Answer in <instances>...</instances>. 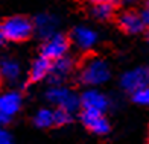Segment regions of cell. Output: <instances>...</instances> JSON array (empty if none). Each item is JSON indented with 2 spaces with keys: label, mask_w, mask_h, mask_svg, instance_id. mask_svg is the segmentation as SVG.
<instances>
[{
  "label": "cell",
  "mask_w": 149,
  "mask_h": 144,
  "mask_svg": "<svg viewBox=\"0 0 149 144\" xmlns=\"http://www.w3.org/2000/svg\"><path fill=\"white\" fill-rule=\"evenodd\" d=\"M120 84L123 87V90L128 93H134L140 90L143 87L149 85V68H135V70H131L125 73L120 79Z\"/></svg>",
  "instance_id": "52a82bcc"
},
{
  "label": "cell",
  "mask_w": 149,
  "mask_h": 144,
  "mask_svg": "<svg viewBox=\"0 0 149 144\" xmlns=\"http://www.w3.org/2000/svg\"><path fill=\"white\" fill-rule=\"evenodd\" d=\"M50 67H52V61L41 55L38 59H35V62H33L32 67H31L29 82L31 84H35V82H40V80L46 79L50 73Z\"/></svg>",
  "instance_id": "8fae6325"
},
{
  "label": "cell",
  "mask_w": 149,
  "mask_h": 144,
  "mask_svg": "<svg viewBox=\"0 0 149 144\" xmlns=\"http://www.w3.org/2000/svg\"><path fill=\"white\" fill-rule=\"evenodd\" d=\"M73 121V112L64 108H56L53 111V126H69Z\"/></svg>",
  "instance_id": "e0dca14e"
},
{
  "label": "cell",
  "mask_w": 149,
  "mask_h": 144,
  "mask_svg": "<svg viewBox=\"0 0 149 144\" xmlns=\"http://www.w3.org/2000/svg\"><path fill=\"white\" fill-rule=\"evenodd\" d=\"M90 2H91L93 5H96V3H100V2H105V0H90Z\"/></svg>",
  "instance_id": "7402d4cb"
},
{
  "label": "cell",
  "mask_w": 149,
  "mask_h": 144,
  "mask_svg": "<svg viewBox=\"0 0 149 144\" xmlns=\"http://www.w3.org/2000/svg\"><path fill=\"white\" fill-rule=\"evenodd\" d=\"M146 2H148V6H149V0H146Z\"/></svg>",
  "instance_id": "d4e9b609"
},
{
  "label": "cell",
  "mask_w": 149,
  "mask_h": 144,
  "mask_svg": "<svg viewBox=\"0 0 149 144\" xmlns=\"http://www.w3.org/2000/svg\"><path fill=\"white\" fill-rule=\"evenodd\" d=\"M114 3H128V2H132V0H113Z\"/></svg>",
  "instance_id": "44dd1931"
},
{
  "label": "cell",
  "mask_w": 149,
  "mask_h": 144,
  "mask_svg": "<svg viewBox=\"0 0 149 144\" xmlns=\"http://www.w3.org/2000/svg\"><path fill=\"white\" fill-rule=\"evenodd\" d=\"M114 11H116V3L113 0H105V2L93 5L91 14L99 20H110L114 15Z\"/></svg>",
  "instance_id": "4fadbf2b"
},
{
  "label": "cell",
  "mask_w": 149,
  "mask_h": 144,
  "mask_svg": "<svg viewBox=\"0 0 149 144\" xmlns=\"http://www.w3.org/2000/svg\"><path fill=\"white\" fill-rule=\"evenodd\" d=\"M0 74L8 79V80H15L20 74V65L15 62V61L6 59L0 64Z\"/></svg>",
  "instance_id": "2e32d148"
},
{
  "label": "cell",
  "mask_w": 149,
  "mask_h": 144,
  "mask_svg": "<svg viewBox=\"0 0 149 144\" xmlns=\"http://www.w3.org/2000/svg\"><path fill=\"white\" fill-rule=\"evenodd\" d=\"M79 78L85 85H99L110 79V68L105 61L94 58L84 65Z\"/></svg>",
  "instance_id": "7a4b0ae2"
},
{
  "label": "cell",
  "mask_w": 149,
  "mask_h": 144,
  "mask_svg": "<svg viewBox=\"0 0 149 144\" xmlns=\"http://www.w3.org/2000/svg\"><path fill=\"white\" fill-rule=\"evenodd\" d=\"M140 18H141V21H143V26L149 29V6L140 14Z\"/></svg>",
  "instance_id": "ffe728a7"
},
{
  "label": "cell",
  "mask_w": 149,
  "mask_h": 144,
  "mask_svg": "<svg viewBox=\"0 0 149 144\" xmlns=\"http://www.w3.org/2000/svg\"><path fill=\"white\" fill-rule=\"evenodd\" d=\"M73 39L82 49H88L96 43V33L91 29H87V27H76L73 30Z\"/></svg>",
  "instance_id": "7c38bea8"
},
{
  "label": "cell",
  "mask_w": 149,
  "mask_h": 144,
  "mask_svg": "<svg viewBox=\"0 0 149 144\" xmlns=\"http://www.w3.org/2000/svg\"><path fill=\"white\" fill-rule=\"evenodd\" d=\"M33 125L40 129H47V127H52L53 126V111L50 109H40V111L35 114L33 117Z\"/></svg>",
  "instance_id": "9a60e30c"
},
{
  "label": "cell",
  "mask_w": 149,
  "mask_h": 144,
  "mask_svg": "<svg viewBox=\"0 0 149 144\" xmlns=\"http://www.w3.org/2000/svg\"><path fill=\"white\" fill-rule=\"evenodd\" d=\"M72 68H73V61L70 58H67L65 55L61 56L59 59L52 61V67H50V73H49L50 82L55 85L61 84L70 74Z\"/></svg>",
  "instance_id": "9c48e42d"
},
{
  "label": "cell",
  "mask_w": 149,
  "mask_h": 144,
  "mask_svg": "<svg viewBox=\"0 0 149 144\" xmlns=\"http://www.w3.org/2000/svg\"><path fill=\"white\" fill-rule=\"evenodd\" d=\"M79 106L82 109H90V111H97L105 114L110 108V100L105 94L96 90H88L79 97Z\"/></svg>",
  "instance_id": "ba28073f"
},
{
  "label": "cell",
  "mask_w": 149,
  "mask_h": 144,
  "mask_svg": "<svg viewBox=\"0 0 149 144\" xmlns=\"http://www.w3.org/2000/svg\"><path fill=\"white\" fill-rule=\"evenodd\" d=\"M22 96L17 91H9L0 96V126H5L22 108Z\"/></svg>",
  "instance_id": "277c9868"
},
{
  "label": "cell",
  "mask_w": 149,
  "mask_h": 144,
  "mask_svg": "<svg viewBox=\"0 0 149 144\" xmlns=\"http://www.w3.org/2000/svg\"><path fill=\"white\" fill-rule=\"evenodd\" d=\"M146 38H148V41H149V30L146 32Z\"/></svg>",
  "instance_id": "cb8c5ba5"
},
{
  "label": "cell",
  "mask_w": 149,
  "mask_h": 144,
  "mask_svg": "<svg viewBox=\"0 0 149 144\" xmlns=\"http://www.w3.org/2000/svg\"><path fill=\"white\" fill-rule=\"evenodd\" d=\"M47 100L53 103L56 108H64L70 112H74L79 108V97L74 94L72 90L64 87H52L46 94Z\"/></svg>",
  "instance_id": "3957f363"
},
{
  "label": "cell",
  "mask_w": 149,
  "mask_h": 144,
  "mask_svg": "<svg viewBox=\"0 0 149 144\" xmlns=\"http://www.w3.org/2000/svg\"><path fill=\"white\" fill-rule=\"evenodd\" d=\"M117 24L123 32L131 33V35L140 33L145 29L143 21H141V18H140V14H135V12H131V11H126L123 14H120L117 17Z\"/></svg>",
  "instance_id": "30bf717a"
},
{
  "label": "cell",
  "mask_w": 149,
  "mask_h": 144,
  "mask_svg": "<svg viewBox=\"0 0 149 144\" xmlns=\"http://www.w3.org/2000/svg\"><path fill=\"white\" fill-rule=\"evenodd\" d=\"M0 144H14L12 143V138L8 131H5V129L0 126Z\"/></svg>",
  "instance_id": "d6986e66"
},
{
  "label": "cell",
  "mask_w": 149,
  "mask_h": 144,
  "mask_svg": "<svg viewBox=\"0 0 149 144\" xmlns=\"http://www.w3.org/2000/svg\"><path fill=\"white\" fill-rule=\"evenodd\" d=\"M3 41H5V38H3V35H2V33H0V46L3 44Z\"/></svg>",
  "instance_id": "603a6c76"
},
{
  "label": "cell",
  "mask_w": 149,
  "mask_h": 144,
  "mask_svg": "<svg viewBox=\"0 0 149 144\" xmlns=\"http://www.w3.org/2000/svg\"><path fill=\"white\" fill-rule=\"evenodd\" d=\"M69 47H70V39L65 35L58 33V35L47 38V41L43 46L41 55L50 61H55V59H59L61 56H64L67 50H69Z\"/></svg>",
  "instance_id": "8992f818"
},
{
  "label": "cell",
  "mask_w": 149,
  "mask_h": 144,
  "mask_svg": "<svg viewBox=\"0 0 149 144\" xmlns=\"http://www.w3.org/2000/svg\"><path fill=\"white\" fill-rule=\"evenodd\" d=\"M33 32V23L29 18L15 15L9 17L0 24V33L5 39L14 41V43H22V41L29 39Z\"/></svg>",
  "instance_id": "6da1fadb"
},
{
  "label": "cell",
  "mask_w": 149,
  "mask_h": 144,
  "mask_svg": "<svg viewBox=\"0 0 149 144\" xmlns=\"http://www.w3.org/2000/svg\"><path fill=\"white\" fill-rule=\"evenodd\" d=\"M131 94H132V102L134 103L141 105V106H149V85L140 88V90L134 91Z\"/></svg>",
  "instance_id": "ac0fdd59"
},
{
  "label": "cell",
  "mask_w": 149,
  "mask_h": 144,
  "mask_svg": "<svg viewBox=\"0 0 149 144\" xmlns=\"http://www.w3.org/2000/svg\"><path fill=\"white\" fill-rule=\"evenodd\" d=\"M81 121L94 135H107L111 131L110 121L107 120V117L102 112H97V111L82 109L81 111Z\"/></svg>",
  "instance_id": "5b68a950"
},
{
  "label": "cell",
  "mask_w": 149,
  "mask_h": 144,
  "mask_svg": "<svg viewBox=\"0 0 149 144\" xmlns=\"http://www.w3.org/2000/svg\"><path fill=\"white\" fill-rule=\"evenodd\" d=\"M55 18L47 15V14H43V15L37 17L35 23H33V29H37L43 37H52V32L55 29Z\"/></svg>",
  "instance_id": "5bb4252c"
}]
</instances>
